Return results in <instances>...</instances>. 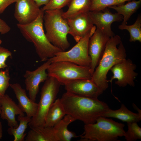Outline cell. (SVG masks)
Listing matches in <instances>:
<instances>
[{"label":"cell","mask_w":141,"mask_h":141,"mask_svg":"<svg viewBox=\"0 0 141 141\" xmlns=\"http://www.w3.org/2000/svg\"><path fill=\"white\" fill-rule=\"evenodd\" d=\"M66 114L85 124L95 123L97 119L110 108L98 98L81 96L66 91L60 98Z\"/></svg>","instance_id":"cell-1"},{"label":"cell","mask_w":141,"mask_h":141,"mask_svg":"<svg viewBox=\"0 0 141 141\" xmlns=\"http://www.w3.org/2000/svg\"><path fill=\"white\" fill-rule=\"evenodd\" d=\"M126 54L120 37L115 35L108 42L103 55L91 79L103 91L108 87L107 75L114 65L126 59Z\"/></svg>","instance_id":"cell-2"},{"label":"cell","mask_w":141,"mask_h":141,"mask_svg":"<svg viewBox=\"0 0 141 141\" xmlns=\"http://www.w3.org/2000/svg\"><path fill=\"white\" fill-rule=\"evenodd\" d=\"M44 12L41 8L38 16L32 22L25 25L17 24L24 38L33 44L38 56L43 62L62 51L50 43L46 37L43 27Z\"/></svg>","instance_id":"cell-3"},{"label":"cell","mask_w":141,"mask_h":141,"mask_svg":"<svg viewBox=\"0 0 141 141\" xmlns=\"http://www.w3.org/2000/svg\"><path fill=\"white\" fill-rule=\"evenodd\" d=\"M125 125L100 116L94 123L85 124L80 141H116L124 136Z\"/></svg>","instance_id":"cell-4"},{"label":"cell","mask_w":141,"mask_h":141,"mask_svg":"<svg viewBox=\"0 0 141 141\" xmlns=\"http://www.w3.org/2000/svg\"><path fill=\"white\" fill-rule=\"evenodd\" d=\"M62 9L44 11L43 16L45 34L52 45L65 51L70 44L67 38L69 27L67 19L63 18Z\"/></svg>","instance_id":"cell-5"},{"label":"cell","mask_w":141,"mask_h":141,"mask_svg":"<svg viewBox=\"0 0 141 141\" xmlns=\"http://www.w3.org/2000/svg\"><path fill=\"white\" fill-rule=\"evenodd\" d=\"M61 85L56 79L52 77H48L45 81L42 89L37 113L28 124L31 128L44 126L47 113L56 99Z\"/></svg>","instance_id":"cell-6"},{"label":"cell","mask_w":141,"mask_h":141,"mask_svg":"<svg viewBox=\"0 0 141 141\" xmlns=\"http://www.w3.org/2000/svg\"><path fill=\"white\" fill-rule=\"evenodd\" d=\"M49 77L56 79L64 85L71 81L81 79H91L90 66H83L67 61L51 63L47 70Z\"/></svg>","instance_id":"cell-7"},{"label":"cell","mask_w":141,"mask_h":141,"mask_svg":"<svg viewBox=\"0 0 141 141\" xmlns=\"http://www.w3.org/2000/svg\"><path fill=\"white\" fill-rule=\"evenodd\" d=\"M92 28L90 32L82 38L72 48L66 51L57 53L54 57L49 58L51 63L67 61L83 66H90L91 60L88 52V45L90 38L95 32Z\"/></svg>","instance_id":"cell-8"},{"label":"cell","mask_w":141,"mask_h":141,"mask_svg":"<svg viewBox=\"0 0 141 141\" xmlns=\"http://www.w3.org/2000/svg\"><path fill=\"white\" fill-rule=\"evenodd\" d=\"M136 68V65L132 60L125 59L111 69L113 75L110 80H108V82L111 83L114 80L116 79L115 83L119 87H125L127 85L134 86V80L138 75V73L135 71Z\"/></svg>","instance_id":"cell-9"},{"label":"cell","mask_w":141,"mask_h":141,"mask_svg":"<svg viewBox=\"0 0 141 141\" xmlns=\"http://www.w3.org/2000/svg\"><path fill=\"white\" fill-rule=\"evenodd\" d=\"M51 62L49 59L35 70L26 71L24 75L26 89L28 91L29 98L35 102L39 90L40 84L48 78L46 71Z\"/></svg>","instance_id":"cell-10"},{"label":"cell","mask_w":141,"mask_h":141,"mask_svg":"<svg viewBox=\"0 0 141 141\" xmlns=\"http://www.w3.org/2000/svg\"><path fill=\"white\" fill-rule=\"evenodd\" d=\"M108 8L101 10L89 11V15L97 28L110 37L115 35L111 30V25L113 22L123 20V16L117 13H113Z\"/></svg>","instance_id":"cell-11"},{"label":"cell","mask_w":141,"mask_h":141,"mask_svg":"<svg viewBox=\"0 0 141 141\" xmlns=\"http://www.w3.org/2000/svg\"><path fill=\"white\" fill-rule=\"evenodd\" d=\"M110 38L97 28L89 39L88 52L91 60L90 69L92 75L103 55L106 45Z\"/></svg>","instance_id":"cell-12"},{"label":"cell","mask_w":141,"mask_h":141,"mask_svg":"<svg viewBox=\"0 0 141 141\" xmlns=\"http://www.w3.org/2000/svg\"><path fill=\"white\" fill-rule=\"evenodd\" d=\"M16 3L14 16L18 24H29L38 16L41 9L33 0H17Z\"/></svg>","instance_id":"cell-13"},{"label":"cell","mask_w":141,"mask_h":141,"mask_svg":"<svg viewBox=\"0 0 141 141\" xmlns=\"http://www.w3.org/2000/svg\"><path fill=\"white\" fill-rule=\"evenodd\" d=\"M64 85L66 91L86 97L98 98L103 92L91 79L76 80Z\"/></svg>","instance_id":"cell-14"},{"label":"cell","mask_w":141,"mask_h":141,"mask_svg":"<svg viewBox=\"0 0 141 141\" xmlns=\"http://www.w3.org/2000/svg\"><path fill=\"white\" fill-rule=\"evenodd\" d=\"M67 20L69 27L68 34L77 43L89 33L94 26L88 12Z\"/></svg>","instance_id":"cell-15"},{"label":"cell","mask_w":141,"mask_h":141,"mask_svg":"<svg viewBox=\"0 0 141 141\" xmlns=\"http://www.w3.org/2000/svg\"><path fill=\"white\" fill-rule=\"evenodd\" d=\"M1 118L6 120L10 127H17L19 125L15 115L25 116V114L15 102L7 94L0 98Z\"/></svg>","instance_id":"cell-16"},{"label":"cell","mask_w":141,"mask_h":141,"mask_svg":"<svg viewBox=\"0 0 141 141\" xmlns=\"http://www.w3.org/2000/svg\"><path fill=\"white\" fill-rule=\"evenodd\" d=\"M10 86L14 92L18 102V105L21 109L30 118L34 116L37 111L38 103L28 97L25 90L19 83L10 84Z\"/></svg>","instance_id":"cell-17"},{"label":"cell","mask_w":141,"mask_h":141,"mask_svg":"<svg viewBox=\"0 0 141 141\" xmlns=\"http://www.w3.org/2000/svg\"><path fill=\"white\" fill-rule=\"evenodd\" d=\"M31 128L25 137L26 141H59L53 127L38 126Z\"/></svg>","instance_id":"cell-18"},{"label":"cell","mask_w":141,"mask_h":141,"mask_svg":"<svg viewBox=\"0 0 141 141\" xmlns=\"http://www.w3.org/2000/svg\"><path fill=\"white\" fill-rule=\"evenodd\" d=\"M101 116L116 118L127 123H137L141 120V113L132 112L122 104L119 109L116 110H112L110 108L103 113Z\"/></svg>","instance_id":"cell-19"},{"label":"cell","mask_w":141,"mask_h":141,"mask_svg":"<svg viewBox=\"0 0 141 141\" xmlns=\"http://www.w3.org/2000/svg\"><path fill=\"white\" fill-rule=\"evenodd\" d=\"M75 120L71 115L67 114L53 127L59 141H70L72 138L78 137L74 132L68 129L69 125Z\"/></svg>","instance_id":"cell-20"},{"label":"cell","mask_w":141,"mask_h":141,"mask_svg":"<svg viewBox=\"0 0 141 141\" xmlns=\"http://www.w3.org/2000/svg\"><path fill=\"white\" fill-rule=\"evenodd\" d=\"M66 114L60 98L56 99L48 110L44 126L53 127Z\"/></svg>","instance_id":"cell-21"},{"label":"cell","mask_w":141,"mask_h":141,"mask_svg":"<svg viewBox=\"0 0 141 141\" xmlns=\"http://www.w3.org/2000/svg\"><path fill=\"white\" fill-rule=\"evenodd\" d=\"M91 0H71L67 10L62 16L67 19L72 18L90 11Z\"/></svg>","instance_id":"cell-22"},{"label":"cell","mask_w":141,"mask_h":141,"mask_svg":"<svg viewBox=\"0 0 141 141\" xmlns=\"http://www.w3.org/2000/svg\"><path fill=\"white\" fill-rule=\"evenodd\" d=\"M141 4V0H133L125 4L113 5L108 8L114 9L117 13L122 15L123 21L121 24H127V21L139 8Z\"/></svg>","instance_id":"cell-23"},{"label":"cell","mask_w":141,"mask_h":141,"mask_svg":"<svg viewBox=\"0 0 141 141\" xmlns=\"http://www.w3.org/2000/svg\"><path fill=\"white\" fill-rule=\"evenodd\" d=\"M17 119L19 122L18 126L16 128L9 127L7 132L9 135L13 136L14 141H24L25 140L27 134L25 132L28 124L31 121V118L27 116L19 115Z\"/></svg>","instance_id":"cell-24"},{"label":"cell","mask_w":141,"mask_h":141,"mask_svg":"<svg viewBox=\"0 0 141 141\" xmlns=\"http://www.w3.org/2000/svg\"><path fill=\"white\" fill-rule=\"evenodd\" d=\"M118 28L121 30L128 31L130 34L129 41L135 42L138 41L141 42V15L139 14L135 22L131 25L121 24L119 26Z\"/></svg>","instance_id":"cell-25"},{"label":"cell","mask_w":141,"mask_h":141,"mask_svg":"<svg viewBox=\"0 0 141 141\" xmlns=\"http://www.w3.org/2000/svg\"><path fill=\"white\" fill-rule=\"evenodd\" d=\"M133 0H91L90 11L103 10L109 7L124 4L127 1Z\"/></svg>","instance_id":"cell-26"},{"label":"cell","mask_w":141,"mask_h":141,"mask_svg":"<svg viewBox=\"0 0 141 141\" xmlns=\"http://www.w3.org/2000/svg\"><path fill=\"white\" fill-rule=\"evenodd\" d=\"M128 130L124 136L127 141H135L141 139V128L137 122L127 123Z\"/></svg>","instance_id":"cell-27"},{"label":"cell","mask_w":141,"mask_h":141,"mask_svg":"<svg viewBox=\"0 0 141 141\" xmlns=\"http://www.w3.org/2000/svg\"><path fill=\"white\" fill-rule=\"evenodd\" d=\"M10 77L9 69L0 71V98L5 94V92L10 86Z\"/></svg>","instance_id":"cell-28"},{"label":"cell","mask_w":141,"mask_h":141,"mask_svg":"<svg viewBox=\"0 0 141 141\" xmlns=\"http://www.w3.org/2000/svg\"><path fill=\"white\" fill-rule=\"evenodd\" d=\"M71 0H50L46 5L42 8L45 11L62 9L67 5Z\"/></svg>","instance_id":"cell-29"},{"label":"cell","mask_w":141,"mask_h":141,"mask_svg":"<svg viewBox=\"0 0 141 141\" xmlns=\"http://www.w3.org/2000/svg\"><path fill=\"white\" fill-rule=\"evenodd\" d=\"M12 55L11 52L8 49L0 45V69L8 67L6 63L7 58Z\"/></svg>","instance_id":"cell-30"},{"label":"cell","mask_w":141,"mask_h":141,"mask_svg":"<svg viewBox=\"0 0 141 141\" xmlns=\"http://www.w3.org/2000/svg\"><path fill=\"white\" fill-rule=\"evenodd\" d=\"M17 0H0V14L2 13L11 4L16 2Z\"/></svg>","instance_id":"cell-31"},{"label":"cell","mask_w":141,"mask_h":141,"mask_svg":"<svg viewBox=\"0 0 141 141\" xmlns=\"http://www.w3.org/2000/svg\"><path fill=\"white\" fill-rule=\"evenodd\" d=\"M10 30V26L0 18V33L2 34H5L9 32Z\"/></svg>","instance_id":"cell-32"},{"label":"cell","mask_w":141,"mask_h":141,"mask_svg":"<svg viewBox=\"0 0 141 141\" xmlns=\"http://www.w3.org/2000/svg\"><path fill=\"white\" fill-rule=\"evenodd\" d=\"M40 7V6L44 5H45L48 3L50 0H33Z\"/></svg>","instance_id":"cell-33"},{"label":"cell","mask_w":141,"mask_h":141,"mask_svg":"<svg viewBox=\"0 0 141 141\" xmlns=\"http://www.w3.org/2000/svg\"><path fill=\"white\" fill-rule=\"evenodd\" d=\"M3 135V130L1 122L0 121V140L2 138Z\"/></svg>","instance_id":"cell-34"},{"label":"cell","mask_w":141,"mask_h":141,"mask_svg":"<svg viewBox=\"0 0 141 141\" xmlns=\"http://www.w3.org/2000/svg\"><path fill=\"white\" fill-rule=\"evenodd\" d=\"M133 107L134 108V109H135L136 110L138 111V113H139L141 114V111L140 109H139L136 106V105L133 103Z\"/></svg>","instance_id":"cell-35"},{"label":"cell","mask_w":141,"mask_h":141,"mask_svg":"<svg viewBox=\"0 0 141 141\" xmlns=\"http://www.w3.org/2000/svg\"><path fill=\"white\" fill-rule=\"evenodd\" d=\"M2 43V41L0 38V45Z\"/></svg>","instance_id":"cell-36"},{"label":"cell","mask_w":141,"mask_h":141,"mask_svg":"<svg viewBox=\"0 0 141 141\" xmlns=\"http://www.w3.org/2000/svg\"><path fill=\"white\" fill-rule=\"evenodd\" d=\"M1 105H0V111H1Z\"/></svg>","instance_id":"cell-37"}]
</instances>
